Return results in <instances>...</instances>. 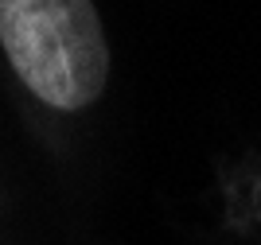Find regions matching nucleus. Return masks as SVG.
Listing matches in <instances>:
<instances>
[{"label":"nucleus","instance_id":"obj_1","mask_svg":"<svg viewBox=\"0 0 261 245\" xmlns=\"http://www.w3.org/2000/svg\"><path fill=\"white\" fill-rule=\"evenodd\" d=\"M0 47L55 109H82L106 90L109 47L94 0H0Z\"/></svg>","mask_w":261,"mask_h":245}]
</instances>
